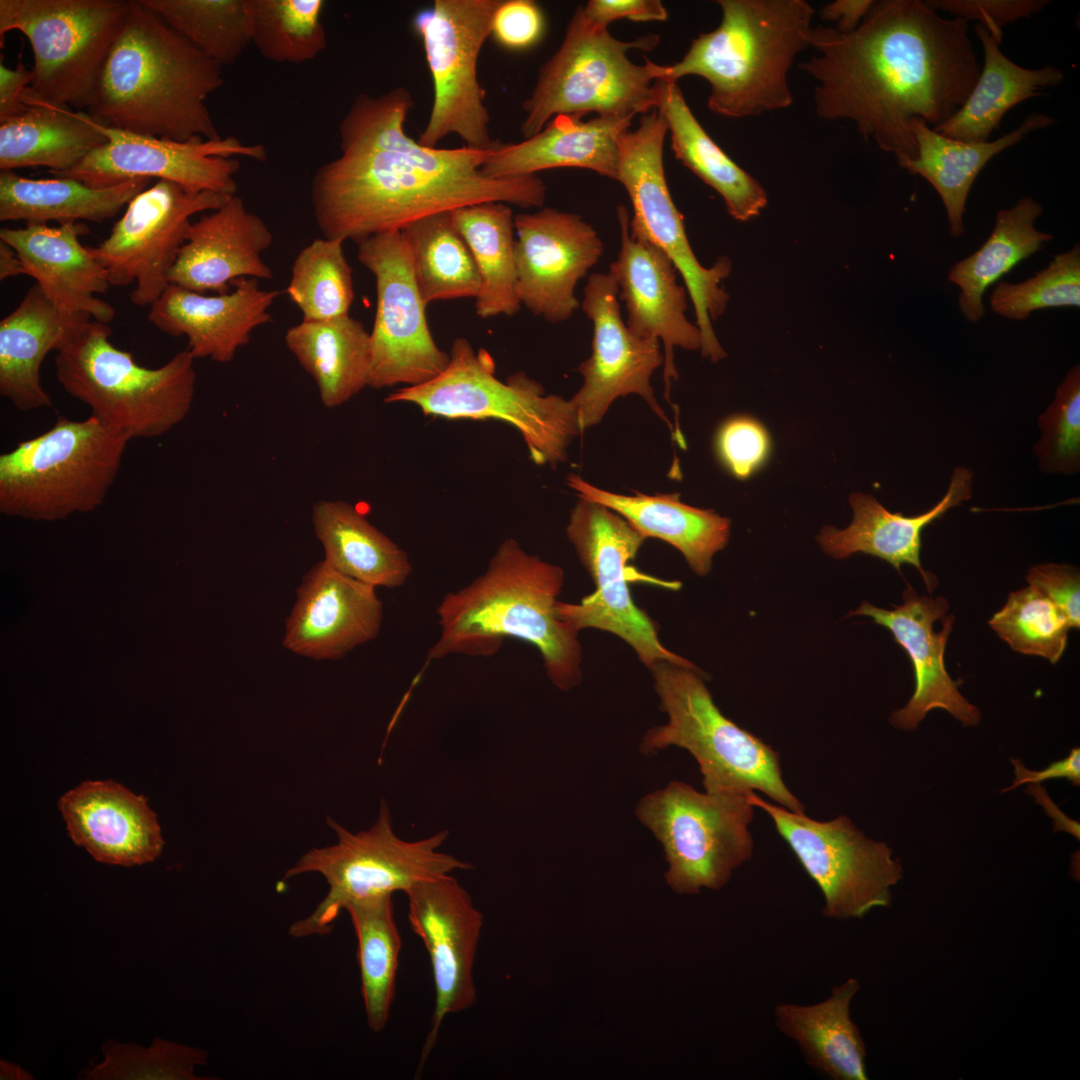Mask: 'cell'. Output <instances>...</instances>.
<instances>
[{"label": "cell", "mask_w": 1080, "mask_h": 1080, "mask_svg": "<svg viewBox=\"0 0 1080 1080\" xmlns=\"http://www.w3.org/2000/svg\"><path fill=\"white\" fill-rule=\"evenodd\" d=\"M968 21L943 18L925 1H874L849 33L812 27L817 55L799 63L815 81L816 114L851 121L897 162L917 151L912 121L931 128L963 105L981 70Z\"/></svg>", "instance_id": "cell-1"}, {"label": "cell", "mask_w": 1080, "mask_h": 1080, "mask_svg": "<svg viewBox=\"0 0 1080 1080\" xmlns=\"http://www.w3.org/2000/svg\"><path fill=\"white\" fill-rule=\"evenodd\" d=\"M412 107L402 86L355 98L339 124L341 154L320 166L311 182L323 237L359 244L431 214L490 201L543 206L547 189L538 176L482 174L491 148H430L410 137L404 124Z\"/></svg>", "instance_id": "cell-2"}, {"label": "cell", "mask_w": 1080, "mask_h": 1080, "mask_svg": "<svg viewBox=\"0 0 1080 1080\" xmlns=\"http://www.w3.org/2000/svg\"><path fill=\"white\" fill-rule=\"evenodd\" d=\"M223 84L220 64L140 0H128L90 115L105 126L139 135L218 139L205 102Z\"/></svg>", "instance_id": "cell-3"}, {"label": "cell", "mask_w": 1080, "mask_h": 1080, "mask_svg": "<svg viewBox=\"0 0 1080 1080\" xmlns=\"http://www.w3.org/2000/svg\"><path fill=\"white\" fill-rule=\"evenodd\" d=\"M563 584L561 567L528 554L515 539L504 540L483 574L443 597L437 608L441 633L427 661L453 654L490 657L511 637L539 650L558 689L576 687L582 649L579 631L556 610Z\"/></svg>", "instance_id": "cell-4"}, {"label": "cell", "mask_w": 1080, "mask_h": 1080, "mask_svg": "<svg viewBox=\"0 0 1080 1080\" xmlns=\"http://www.w3.org/2000/svg\"><path fill=\"white\" fill-rule=\"evenodd\" d=\"M722 17L694 38L672 65H655L669 83L699 76L710 86L708 109L728 118L758 116L793 103L788 75L810 47L814 8L805 0H718Z\"/></svg>", "instance_id": "cell-5"}, {"label": "cell", "mask_w": 1080, "mask_h": 1080, "mask_svg": "<svg viewBox=\"0 0 1080 1080\" xmlns=\"http://www.w3.org/2000/svg\"><path fill=\"white\" fill-rule=\"evenodd\" d=\"M111 328L90 317L78 322L55 356L63 389L91 416L133 438L161 436L189 414L195 394L193 355L184 349L157 368L138 364L110 341Z\"/></svg>", "instance_id": "cell-6"}, {"label": "cell", "mask_w": 1080, "mask_h": 1080, "mask_svg": "<svg viewBox=\"0 0 1080 1080\" xmlns=\"http://www.w3.org/2000/svg\"><path fill=\"white\" fill-rule=\"evenodd\" d=\"M658 43L656 34L619 40L607 27L589 21L578 6L559 48L540 67L522 104L523 139L540 132L557 115L625 118L655 110L656 63L646 59L636 64L628 51H650Z\"/></svg>", "instance_id": "cell-7"}, {"label": "cell", "mask_w": 1080, "mask_h": 1080, "mask_svg": "<svg viewBox=\"0 0 1080 1080\" xmlns=\"http://www.w3.org/2000/svg\"><path fill=\"white\" fill-rule=\"evenodd\" d=\"M449 355L440 375L401 387L384 401L413 404L425 415L446 419L499 420L521 433L535 464L555 468L566 460L567 448L581 433L570 399L547 395L542 384L524 372L501 381L490 353L475 351L466 338H456Z\"/></svg>", "instance_id": "cell-8"}, {"label": "cell", "mask_w": 1080, "mask_h": 1080, "mask_svg": "<svg viewBox=\"0 0 1080 1080\" xmlns=\"http://www.w3.org/2000/svg\"><path fill=\"white\" fill-rule=\"evenodd\" d=\"M650 670L668 722L646 732L640 744L643 754L669 746L686 749L700 767L707 792L757 790L791 811L804 812L783 781L779 753L724 716L700 670L670 662Z\"/></svg>", "instance_id": "cell-9"}, {"label": "cell", "mask_w": 1080, "mask_h": 1080, "mask_svg": "<svg viewBox=\"0 0 1080 1080\" xmlns=\"http://www.w3.org/2000/svg\"><path fill=\"white\" fill-rule=\"evenodd\" d=\"M130 439L93 416H58L44 433L0 455V509L57 519L99 506L119 472Z\"/></svg>", "instance_id": "cell-10"}, {"label": "cell", "mask_w": 1080, "mask_h": 1080, "mask_svg": "<svg viewBox=\"0 0 1080 1080\" xmlns=\"http://www.w3.org/2000/svg\"><path fill=\"white\" fill-rule=\"evenodd\" d=\"M328 824L337 834V843L306 852L284 875L288 879L318 873L329 886L314 911L289 927V934L295 938L330 933L341 910L352 903L398 891L406 893L419 882L472 868L438 851L448 837L446 830L418 841L396 836L384 801L368 830L352 833L330 818Z\"/></svg>", "instance_id": "cell-11"}, {"label": "cell", "mask_w": 1080, "mask_h": 1080, "mask_svg": "<svg viewBox=\"0 0 1080 1080\" xmlns=\"http://www.w3.org/2000/svg\"><path fill=\"white\" fill-rule=\"evenodd\" d=\"M566 534L596 589L577 604L558 601L559 618L577 631L595 628L618 636L649 669L670 662L699 671L663 646L655 622L633 600L631 582L675 591L681 587L678 581L642 574L630 564L646 538L610 508L580 497L570 513Z\"/></svg>", "instance_id": "cell-12"}, {"label": "cell", "mask_w": 1080, "mask_h": 1080, "mask_svg": "<svg viewBox=\"0 0 1080 1080\" xmlns=\"http://www.w3.org/2000/svg\"><path fill=\"white\" fill-rule=\"evenodd\" d=\"M667 133L659 111L641 115L638 126L620 137L617 181L632 204L630 229L662 249L675 264L694 307L702 337L700 351L716 362L726 353L716 337L713 321L722 315L729 300L721 283L731 272V262L720 257L711 267H704L692 250L683 216L673 202L665 177L663 148Z\"/></svg>", "instance_id": "cell-13"}, {"label": "cell", "mask_w": 1080, "mask_h": 1080, "mask_svg": "<svg viewBox=\"0 0 1080 1080\" xmlns=\"http://www.w3.org/2000/svg\"><path fill=\"white\" fill-rule=\"evenodd\" d=\"M127 9L124 0H0L1 45L9 31L25 35L34 61L31 90L81 111L93 102Z\"/></svg>", "instance_id": "cell-14"}, {"label": "cell", "mask_w": 1080, "mask_h": 1080, "mask_svg": "<svg viewBox=\"0 0 1080 1080\" xmlns=\"http://www.w3.org/2000/svg\"><path fill=\"white\" fill-rule=\"evenodd\" d=\"M748 793L705 792L680 781L644 796L636 815L662 844L665 878L679 894L718 890L753 853Z\"/></svg>", "instance_id": "cell-15"}, {"label": "cell", "mask_w": 1080, "mask_h": 1080, "mask_svg": "<svg viewBox=\"0 0 1080 1080\" xmlns=\"http://www.w3.org/2000/svg\"><path fill=\"white\" fill-rule=\"evenodd\" d=\"M500 1L435 0L415 14L412 24L424 46L434 91L429 119L418 138L423 146L435 148L450 134L472 149L495 144L477 66Z\"/></svg>", "instance_id": "cell-16"}, {"label": "cell", "mask_w": 1080, "mask_h": 1080, "mask_svg": "<svg viewBox=\"0 0 1080 1080\" xmlns=\"http://www.w3.org/2000/svg\"><path fill=\"white\" fill-rule=\"evenodd\" d=\"M748 800L770 816L819 887L825 917L863 918L874 908L891 905V888L902 879L903 870L886 843L866 837L844 815L821 822L767 802L754 791Z\"/></svg>", "instance_id": "cell-17"}, {"label": "cell", "mask_w": 1080, "mask_h": 1080, "mask_svg": "<svg viewBox=\"0 0 1080 1080\" xmlns=\"http://www.w3.org/2000/svg\"><path fill=\"white\" fill-rule=\"evenodd\" d=\"M357 258L373 274L377 292L369 387L418 386L440 375L450 355L438 347L429 329L427 305L401 232L367 238L359 243Z\"/></svg>", "instance_id": "cell-18"}, {"label": "cell", "mask_w": 1080, "mask_h": 1080, "mask_svg": "<svg viewBox=\"0 0 1080 1080\" xmlns=\"http://www.w3.org/2000/svg\"><path fill=\"white\" fill-rule=\"evenodd\" d=\"M229 197L157 180L127 204L107 238L88 250L105 269L111 286L134 283L131 302L151 306L170 284L169 273L191 217L220 208Z\"/></svg>", "instance_id": "cell-19"}, {"label": "cell", "mask_w": 1080, "mask_h": 1080, "mask_svg": "<svg viewBox=\"0 0 1080 1080\" xmlns=\"http://www.w3.org/2000/svg\"><path fill=\"white\" fill-rule=\"evenodd\" d=\"M96 125L107 141L72 169L53 176L72 178L93 188L111 187L136 178H156L192 191L231 196L237 192L235 175L240 167L233 157L261 162L267 159L264 146L246 145L231 136L176 141L108 127L97 120Z\"/></svg>", "instance_id": "cell-20"}, {"label": "cell", "mask_w": 1080, "mask_h": 1080, "mask_svg": "<svg viewBox=\"0 0 1080 1080\" xmlns=\"http://www.w3.org/2000/svg\"><path fill=\"white\" fill-rule=\"evenodd\" d=\"M618 285L610 272L593 273L584 288L581 307L593 326L591 355L578 371L580 389L570 398L581 432L601 422L618 397L636 394L673 426L658 404L650 384L664 362L660 341L634 334L621 316Z\"/></svg>", "instance_id": "cell-21"}, {"label": "cell", "mask_w": 1080, "mask_h": 1080, "mask_svg": "<svg viewBox=\"0 0 1080 1080\" xmlns=\"http://www.w3.org/2000/svg\"><path fill=\"white\" fill-rule=\"evenodd\" d=\"M405 894L408 919L429 954L435 986V1007L421 1052L419 1076L436 1045L444 1018L476 1002L473 968L483 914L450 874L419 882Z\"/></svg>", "instance_id": "cell-22"}, {"label": "cell", "mask_w": 1080, "mask_h": 1080, "mask_svg": "<svg viewBox=\"0 0 1080 1080\" xmlns=\"http://www.w3.org/2000/svg\"><path fill=\"white\" fill-rule=\"evenodd\" d=\"M514 221L521 304L550 323L567 321L580 307L578 282L602 256L601 238L580 215L550 207Z\"/></svg>", "instance_id": "cell-23"}, {"label": "cell", "mask_w": 1080, "mask_h": 1080, "mask_svg": "<svg viewBox=\"0 0 1080 1080\" xmlns=\"http://www.w3.org/2000/svg\"><path fill=\"white\" fill-rule=\"evenodd\" d=\"M620 250L609 272L627 310L626 324L637 336L664 345L665 398L670 403L672 381L678 380L674 349L701 350L702 337L696 323L686 316L687 289L678 283V270L670 257L643 235L629 227L630 214L617 207Z\"/></svg>", "instance_id": "cell-24"}, {"label": "cell", "mask_w": 1080, "mask_h": 1080, "mask_svg": "<svg viewBox=\"0 0 1080 1080\" xmlns=\"http://www.w3.org/2000/svg\"><path fill=\"white\" fill-rule=\"evenodd\" d=\"M948 610L944 597L919 595L908 585L903 603L893 609L863 601L849 613V616L870 617L887 628L911 659L915 689L906 706L890 716L889 721L896 728L916 730L927 713L936 708L946 710L963 726L980 723V710L959 692L958 684L945 668L944 652L955 622Z\"/></svg>", "instance_id": "cell-25"}, {"label": "cell", "mask_w": 1080, "mask_h": 1080, "mask_svg": "<svg viewBox=\"0 0 1080 1080\" xmlns=\"http://www.w3.org/2000/svg\"><path fill=\"white\" fill-rule=\"evenodd\" d=\"M383 604L376 588L333 569L325 560L312 566L296 590L286 618L283 646L314 660H338L375 639Z\"/></svg>", "instance_id": "cell-26"}, {"label": "cell", "mask_w": 1080, "mask_h": 1080, "mask_svg": "<svg viewBox=\"0 0 1080 1080\" xmlns=\"http://www.w3.org/2000/svg\"><path fill=\"white\" fill-rule=\"evenodd\" d=\"M231 285L233 291L208 296L169 284L151 305L148 320L168 335L185 336L195 359L228 363L256 328L271 322L269 309L280 295L260 289L255 278Z\"/></svg>", "instance_id": "cell-27"}, {"label": "cell", "mask_w": 1080, "mask_h": 1080, "mask_svg": "<svg viewBox=\"0 0 1080 1080\" xmlns=\"http://www.w3.org/2000/svg\"><path fill=\"white\" fill-rule=\"evenodd\" d=\"M273 235L261 217L247 210L237 194L192 222L169 273V283L204 293L229 291L234 280H269L272 270L261 255Z\"/></svg>", "instance_id": "cell-28"}, {"label": "cell", "mask_w": 1080, "mask_h": 1080, "mask_svg": "<svg viewBox=\"0 0 1080 1080\" xmlns=\"http://www.w3.org/2000/svg\"><path fill=\"white\" fill-rule=\"evenodd\" d=\"M59 809L73 842L98 862L131 867L154 861L164 840L142 795L108 781H85L65 793Z\"/></svg>", "instance_id": "cell-29"}, {"label": "cell", "mask_w": 1080, "mask_h": 1080, "mask_svg": "<svg viewBox=\"0 0 1080 1080\" xmlns=\"http://www.w3.org/2000/svg\"><path fill=\"white\" fill-rule=\"evenodd\" d=\"M88 232L80 222L56 227L26 223L24 227L1 228L0 241L16 251L25 275L33 277L58 308L108 324L115 310L97 295L105 294L111 285L103 266L80 242V236Z\"/></svg>", "instance_id": "cell-30"}, {"label": "cell", "mask_w": 1080, "mask_h": 1080, "mask_svg": "<svg viewBox=\"0 0 1080 1080\" xmlns=\"http://www.w3.org/2000/svg\"><path fill=\"white\" fill-rule=\"evenodd\" d=\"M634 117L557 115L518 143L496 140L480 170L493 179L518 178L554 168H581L617 181L619 140Z\"/></svg>", "instance_id": "cell-31"}, {"label": "cell", "mask_w": 1080, "mask_h": 1080, "mask_svg": "<svg viewBox=\"0 0 1080 1080\" xmlns=\"http://www.w3.org/2000/svg\"><path fill=\"white\" fill-rule=\"evenodd\" d=\"M972 486L973 472L964 466L957 467L943 498L928 511L915 516L890 512L870 494L853 493L849 497L854 512L852 523L843 530L824 527L818 542L827 554L837 559L863 553L878 557L897 570L902 564L913 565L928 592L932 593L938 582L921 565L922 532L950 508L969 500Z\"/></svg>", "instance_id": "cell-32"}, {"label": "cell", "mask_w": 1080, "mask_h": 1080, "mask_svg": "<svg viewBox=\"0 0 1080 1080\" xmlns=\"http://www.w3.org/2000/svg\"><path fill=\"white\" fill-rule=\"evenodd\" d=\"M87 317L61 310L35 283L0 322V394L20 411L53 406L41 384L42 362Z\"/></svg>", "instance_id": "cell-33"}, {"label": "cell", "mask_w": 1080, "mask_h": 1080, "mask_svg": "<svg viewBox=\"0 0 1080 1080\" xmlns=\"http://www.w3.org/2000/svg\"><path fill=\"white\" fill-rule=\"evenodd\" d=\"M567 483L578 497L622 516L644 538H658L675 547L699 576L709 573L713 556L729 541L728 518L687 505L679 494L622 495L600 489L576 474H570Z\"/></svg>", "instance_id": "cell-34"}, {"label": "cell", "mask_w": 1080, "mask_h": 1080, "mask_svg": "<svg viewBox=\"0 0 1080 1080\" xmlns=\"http://www.w3.org/2000/svg\"><path fill=\"white\" fill-rule=\"evenodd\" d=\"M28 109L0 122V169L47 167L51 174L78 165L107 139L96 120L83 111L50 104L30 87L23 95Z\"/></svg>", "instance_id": "cell-35"}, {"label": "cell", "mask_w": 1080, "mask_h": 1080, "mask_svg": "<svg viewBox=\"0 0 1080 1080\" xmlns=\"http://www.w3.org/2000/svg\"><path fill=\"white\" fill-rule=\"evenodd\" d=\"M1055 120L1046 114L1033 113L1016 129L994 141L971 142L944 136L921 119L912 121L917 151L914 158L898 164L925 178L938 192L947 213L954 237L964 233L963 215L970 189L984 166L994 156L1013 146Z\"/></svg>", "instance_id": "cell-36"}, {"label": "cell", "mask_w": 1080, "mask_h": 1080, "mask_svg": "<svg viewBox=\"0 0 1080 1080\" xmlns=\"http://www.w3.org/2000/svg\"><path fill=\"white\" fill-rule=\"evenodd\" d=\"M656 107L664 117L675 158L724 200L737 221H748L767 205L763 186L734 162L692 113L677 83L655 82Z\"/></svg>", "instance_id": "cell-37"}, {"label": "cell", "mask_w": 1080, "mask_h": 1080, "mask_svg": "<svg viewBox=\"0 0 1080 1080\" xmlns=\"http://www.w3.org/2000/svg\"><path fill=\"white\" fill-rule=\"evenodd\" d=\"M859 990V981L849 978L819 1003H780L774 1010L777 1028L798 1044L811 1067L833 1080L868 1079L865 1043L850 1016Z\"/></svg>", "instance_id": "cell-38"}, {"label": "cell", "mask_w": 1080, "mask_h": 1080, "mask_svg": "<svg viewBox=\"0 0 1080 1080\" xmlns=\"http://www.w3.org/2000/svg\"><path fill=\"white\" fill-rule=\"evenodd\" d=\"M285 344L314 380L326 408H336L369 387L370 333L350 315L302 320L285 333Z\"/></svg>", "instance_id": "cell-39"}, {"label": "cell", "mask_w": 1080, "mask_h": 1080, "mask_svg": "<svg viewBox=\"0 0 1080 1080\" xmlns=\"http://www.w3.org/2000/svg\"><path fill=\"white\" fill-rule=\"evenodd\" d=\"M312 524L323 560L341 574L375 588H398L408 580L412 566L407 553L350 503L317 501Z\"/></svg>", "instance_id": "cell-40"}, {"label": "cell", "mask_w": 1080, "mask_h": 1080, "mask_svg": "<svg viewBox=\"0 0 1080 1080\" xmlns=\"http://www.w3.org/2000/svg\"><path fill=\"white\" fill-rule=\"evenodd\" d=\"M150 182L148 178H136L93 188L67 177L32 179L1 171L0 221L102 223L115 217Z\"/></svg>", "instance_id": "cell-41"}, {"label": "cell", "mask_w": 1080, "mask_h": 1080, "mask_svg": "<svg viewBox=\"0 0 1080 1080\" xmlns=\"http://www.w3.org/2000/svg\"><path fill=\"white\" fill-rule=\"evenodd\" d=\"M975 32L984 50L979 76L957 112L933 129L957 140L985 142L1008 110L1041 95L1043 88L1058 86L1064 80V73L1052 65L1039 69L1021 67L1001 52L984 26L976 25Z\"/></svg>", "instance_id": "cell-42"}, {"label": "cell", "mask_w": 1080, "mask_h": 1080, "mask_svg": "<svg viewBox=\"0 0 1080 1080\" xmlns=\"http://www.w3.org/2000/svg\"><path fill=\"white\" fill-rule=\"evenodd\" d=\"M455 228L468 245L480 276L475 298L482 319L514 316L521 308L515 264V216L509 204L477 203L451 211Z\"/></svg>", "instance_id": "cell-43"}, {"label": "cell", "mask_w": 1080, "mask_h": 1080, "mask_svg": "<svg viewBox=\"0 0 1080 1080\" xmlns=\"http://www.w3.org/2000/svg\"><path fill=\"white\" fill-rule=\"evenodd\" d=\"M1042 213V206L1031 197L999 210L994 229L982 247L952 266L948 279L960 288L959 308L968 321L977 323L982 318V297L990 285L1053 239L1034 227Z\"/></svg>", "instance_id": "cell-44"}, {"label": "cell", "mask_w": 1080, "mask_h": 1080, "mask_svg": "<svg viewBox=\"0 0 1080 1080\" xmlns=\"http://www.w3.org/2000/svg\"><path fill=\"white\" fill-rule=\"evenodd\" d=\"M400 232L426 305L442 300L476 298L480 276L468 245L454 226L451 211L417 219Z\"/></svg>", "instance_id": "cell-45"}, {"label": "cell", "mask_w": 1080, "mask_h": 1080, "mask_svg": "<svg viewBox=\"0 0 1080 1080\" xmlns=\"http://www.w3.org/2000/svg\"><path fill=\"white\" fill-rule=\"evenodd\" d=\"M345 911L357 939L367 1024L373 1032H380L389 1020L402 944L394 919L392 895L352 903Z\"/></svg>", "instance_id": "cell-46"}, {"label": "cell", "mask_w": 1080, "mask_h": 1080, "mask_svg": "<svg viewBox=\"0 0 1080 1080\" xmlns=\"http://www.w3.org/2000/svg\"><path fill=\"white\" fill-rule=\"evenodd\" d=\"M206 56L236 62L251 44V0H140Z\"/></svg>", "instance_id": "cell-47"}, {"label": "cell", "mask_w": 1080, "mask_h": 1080, "mask_svg": "<svg viewBox=\"0 0 1080 1080\" xmlns=\"http://www.w3.org/2000/svg\"><path fill=\"white\" fill-rule=\"evenodd\" d=\"M343 241L318 238L294 259L286 293L302 320H328L349 315L354 300L352 269Z\"/></svg>", "instance_id": "cell-48"}, {"label": "cell", "mask_w": 1080, "mask_h": 1080, "mask_svg": "<svg viewBox=\"0 0 1080 1080\" xmlns=\"http://www.w3.org/2000/svg\"><path fill=\"white\" fill-rule=\"evenodd\" d=\"M323 0H251V44L266 59L301 64L327 46Z\"/></svg>", "instance_id": "cell-49"}, {"label": "cell", "mask_w": 1080, "mask_h": 1080, "mask_svg": "<svg viewBox=\"0 0 1080 1080\" xmlns=\"http://www.w3.org/2000/svg\"><path fill=\"white\" fill-rule=\"evenodd\" d=\"M988 624L1012 650L1052 664L1063 655L1071 628L1059 608L1032 586L1011 592Z\"/></svg>", "instance_id": "cell-50"}, {"label": "cell", "mask_w": 1080, "mask_h": 1080, "mask_svg": "<svg viewBox=\"0 0 1080 1080\" xmlns=\"http://www.w3.org/2000/svg\"><path fill=\"white\" fill-rule=\"evenodd\" d=\"M102 1051L104 1061L87 1070L85 1079H207L194 1073L207 1063L208 1053L199 1048L156 1038L149 1048L109 1040Z\"/></svg>", "instance_id": "cell-51"}, {"label": "cell", "mask_w": 1080, "mask_h": 1080, "mask_svg": "<svg viewBox=\"0 0 1080 1080\" xmlns=\"http://www.w3.org/2000/svg\"><path fill=\"white\" fill-rule=\"evenodd\" d=\"M990 305L1000 316L1023 320L1035 310L1080 306V246L1054 256L1047 268L1021 283L1000 282Z\"/></svg>", "instance_id": "cell-52"}, {"label": "cell", "mask_w": 1080, "mask_h": 1080, "mask_svg": "<svg viewBox=\"0 0 1080 1080\" xmlns=\"http://www.w3.org/2000/svg\"><path fill=\"white\" fill-rule=\"evenodd\" d=\"M1034 452L1043 472L1073 475L1080 470V367H1072L1039 417Z\"/></svg>", "instance_id": "cell-53"}, {"label": "cell", "mask_w": 1080, "mask_h": 1080, "mask_svg": "<svg viewBox=\"0 0 1080 1080\" xmlns=\"http://www.w3.org/2000/svg\"><path fill=\"white\" fill-rule=\"evenodd\" d=\"M716 449L724 466L746 479L766 461L770 451L768 432L758 421L736 416L724 422L716 436Z\"/></svg>", "instance_id": "cell-54"}, {"label": "cell", "mask_w": 1080, "mask_h": 1080, "mask_svg": "<svg viewBox=\"0 0 1080 1080\" xmlns=\"http://www.w3.org/2000/svg\"><path fill=\"white\" fill-rule=\"evenodd\" d=\"M925 3L933 10H942L967 21L978 20L991 37L1000 45L1002 27L1028 18L1039 12L1045 0H929Z\"/></svg>", "instance_id": "cell-55"}, {"label": "cell", "mask_w": 1080, "mask_h": 1080, "mask_svg": "<svg viewBox=\"0 0 1080 1080\" xmlns=\"http://www.w3.org/2000/svg\"><path fill=\"white\" fill-rule=\"evenodd\" d=\"M544 31V14L531 0H501L492 18L491 35L498 44L510 50L535 46Z\"/></svg>", "instance_id": "cell-56"}, {"label": "cell", "mask_w": 1080, "mask_h": 1080, "mask_svg": "<svg viewBox=\"0 0 1080 1080\" xmlns=\"http://www.w3.org/2000/svg\"><path fill=\"white\" fill-rule=\"evenodd\" d=\"M1026 580L1053 602L1071 628L1080 626V574L1069 564L1043 563L1029 568Z\"/></svg>", "instance_id": "cell-57"}, {"label": "cell", "mask_w": 1080, "mask_h": 1080, "mask_svg": "<svg viewBox=\"0 0 1080 1080\" xmlns=\"http://www.w3.org/2000/svg\"><path fill=\"white\" fill-rule=\"evenodd\" d=\"M582 12L592 23L607 28L621 19L662 22L668 18V11L659 0H590L582 6Z\"/></svg>", "instance_id": "cell-58"}, {"label": "cell", "mask_w": 1080, "mask_h": 1080, "mask_svg": "<svg viewBox=\"0 0 1080 1080\" xmlns=\"http://www.w3.org/2000/svg\"><path fill=\"white\" fill-rule=\"evenodd\" d=\"M1014 765L1015 778L1011 786L1004 788L1000 793L1013 790L1023 784L1040 783L1049 779L1065 778L1073 786L1080 785V748L1074 747L1069 755L1063 759L1050 763L1042 770H1030L1025 767L1020 759L1010 758Z\"/></svg>", "instance_id": "cell-59"}, {"label": "cell", "mask_w": 1080, "mask_h": 1080, "mask_svg": "<svg viewBox=\"0 0 1080 1080\" xmlns=\"http://www.w3.org/2000/svg\"><path fill=\"white\" fill-rule=\"evenodd\" d=\"M34 79L32 69H27L20 59L14 69L0 63V122L14 118L28 109L23 102L24 92Z\"/></svg>", "instance_id": "cell-60"}, {"label": "cell", "mask_w": 1080, "mask_h": 1080, "mask_svg": "<svg viewBox=\"0 0 1080 1080\" xmlns=\"http://www.w3.org/2000/svg\"><path fill=\"white\" fill-rule=\"evenodd\" d=\"M872 0H836L821 7L819 16L835 23L834 29L841 33L855 30L867 15Z\"/></svg>", "instance_id": "cell-61"}, {"label": "cell", "mask_w": 1080, "mask_h": 1080, "mask_svg": "<svg viewBox=\"0 0 1080 1080\" xmlns=\"http://www.w3.org/2000/svg\"><path fill=\"white\" fill-rule=\"evenodd\" d=\"M1025 792L1034 796L1037 803L1041 804L1048 815L1054 819V832H1057L1058 830L1067 831L1079 839V823L1065 816L1053 801H1051L1046 790L1041 787L1039 783L1030 784Z\"/></svg>", "instance_id": "cell-62"}, {"label": "cell", "mask_w": 1080, "mask_h": 1080, "mask_svg": "<svg viewBox=\"0 0 1080 1080\" xmlns=\"http://www.w3.org/2000/svg\"><path fill=\"white\" fill-rule=\"evenodd\" d=\"M19 275H25L20 257L10 245L0 241V279L5 280Z\"/></svg>", "instance_id": "cell-63"}, {"label": "cell", "mask_w": 1080, "mask_h": 1080, "mask_svg": "<svg viewBox=\"0 0 1080 1080\" xmlns=\"http://www.w3.org/2000/svg\"><path fill=\"white\" fill-rule=\"evenodd\" d=\"M0 1079L1 1080H31L32 1075L19 1065L8 1062L6 1060L0 1061Z\"/></svg>", "instance_id": "cell-64"}]
</instances>
